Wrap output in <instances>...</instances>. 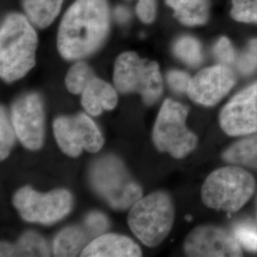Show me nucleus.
Returning <instances> with one entry per match:
<instances>
[{"mask_svg": "<svg viewBox=\"0 0 257 257\" xmlns=\"http://www.w3.org/2000/svg\"><path fill=\"white\" fill-rule=\"evenodd\" d=\"M175 221V206L163 192L151 193L134 204L128 212L130 229L144 245L154 248L170 234Z\"/></svg>", "mask_w": 257, "mask_h": 257, "instance_id": "4", "label": "nucleus"}, {"mask_svg": "<svg viewBox=\"0 0 257 257\" xmlns=\"http://www.w3.org/2000/svg\"><path fill=\"white\" fill-rule=\"evenodd\" d=\"M221 130L231 138L257 132V80L235 93L221 109Z\"/></svg>", "mask_w": 257, "mask_h": 257, "instance_id": "11", "label": "nucleus"}, {"mask_svg": "<svg viewBox=\"0 0 257 257\" xmlns=\"http://www.w3.org/2000/svg\"><path fill=\"white\" fill-rule=\"evenodd\" d=\"M192 77L190 74L178 71L173 70L167 74V81L171 89L178 93H187Z\"/></svg>", "mask_w": 257, "mask_h": 257, "instance_id": "29", "label": "nucleus"}, {"mask_svg": "<svg viewBox=\"0 0 257 257\" xmlns=\"http://www.w3.org/2000/svg\"><path fill=\"white\" fill-rule=\"evenodd\" d=\"M232 233L242 248L250 252H257V227L253 223L243 222L237 224Z\"/></svg>", "mask_w": 257, "mask_h": 257, "instance_id": "25", "label": "nucleus"}, {"mask_svg": "<svg viewBox=\"0 0 257 257\" xmlns=\"http://www.w3.org/2000/svg\"><path fill=\"white\" fill-rule=\"evenodd\" d=\"M0 111V158L4 160L15 145L17 133L3 107H1Z\"/></svg>", "mask_w": 257, "mask_h": 257, "instance_id": "24", "label": "nucleus"}, {"mask_svg": "<svg viewBox=\"0 0 257 257\" xmlns=\"http://www.w3.org/2000/svg\"><path fill=\"white\" fill-rule=\"evenodd\" d=\"M83 257H138L142 250L138 244L127 236L115 233H104L92 240L83 249Z\"/></svg>", "mask_w": 257, "mask_h": 257, "instance_id": "14", "label": "nucleus"}, {"mask_svg": "<svg viewBox=\"0 0 257 257\" xmlns=\"http://www.w3.org/2000/svg\"><path fill=\"white\" fill-rule=\"evenodd\" d=\"M118 101L117 92L109 83L98 77L92 78L81 93V104L85 110L93 116L101 114L102 110L115 108Z\"/></svg>", "mask_w": 257, "mask_h": 257, "instance_id": "15", "label": "nucleus"}, {"mask_svg": "<svg viewBox=\"0 0 257 257\" xmlns=\"http://www.w3.org/2000/svg\"><path fill=\"white\" fill-rule=\"evenodd\" d=\"M236 81L232 68L218 63L204 68L193 76L187 94L196 104L213 107L230 93Z\"/></svg>", "mask_w": 257, "mask_h": 257, "instance_id": "13", "label": "nucleus"}, {"mask_svg": "<svg viewBox=\"0 0 257 257\" xmlns=\"http://www.w3.org/2000/svg\"><path fill=\"white\" fill-rule=\"evenodd\" d=\"M94 77L92 68L87 63L79 61L74 63L68 71L65 77V85L69 92L80 94Z\"/></svg>", "mask_w": 257, "mask_h": 257, "instance_id": "22", "label": "nucleus"}, {"mask_svg": "<svg viewBox=\"0 0 257 257\" xmlns=\"http://www.w3.org/2000/svg\"><path fill=\"white\" fill-rule=\"evenodd\" d=\"M63 0H24L23 7L29 20L40 29L50 26L60 13Z\"/></svg>", "mask_w": 257, "mask_h": 257, "instance_id": "19", "label": "nucleus"}, {"mask_svg": "<svg viewBox=\"0 0 257 257\" xmlns=\"http://www.w3.org/2000/svg\"><path fill=\"white\" fill-rule=\"evenodd\" d=\"M110 12L107 0H76L67 10L57 34V49L67 60L87 57L108 37Z\"/></svg>", "mask_w": 257, "mask_h": 257, "instance_id": "1", "label": "nucleus"}, {"mask_svg": "<svg viewBox=\"0 0 257 257\" xmlns=\"http://www.w3.org/2000/svg\"><path fill=\"white\" fill-rule=\"evenodd\" d=\"M180 23L194 27L206 24L210 18L209 0H166Z\"/></svg>", "mask_w": 257, "mask_h": 257, "instance_id": "17", "label": "nucleus"}, {"mask_svg": "<svg viewBox=\"0 0 257 257\" xmlns=\"http://www.w3.org/2000/svg\"><path fill=\"white\" fill-rule=\"evenodd\" d=\"M113 82L118 92L139 93L147 106L155 104L163 92V78L158 63L140 58L134 52L123 53L116 58Z\"/></svg>", "mask_w": 257, "mask_h": 257, "instance_id": "6", "label": "nucleus"}, {"mask_svg": "<svg viewBox=\"0 0 257 257\" xmlns=\"http://www.w3.org/2000/svg\"><path fill=\"white\" fill-rule=\"evenodd\" d=\"M91 181L95 192L113 209L133 207L142 198V189L114 156H106L94 163Z\"/></svg>", "mask_w": 257, "mask_h": 257, "instance_id": "7", "label": "nucleus"}, {"mask_svg": "<svg viewBox=\"0 0 257 257\" xmlns=\"http://www.w3.org/2000/svg\"><path fill=\"white\" fill-rule=\"evenodd\" d=\"M256 181L247 169L228 164L214 170L204 181L201 199L206 207L234 213L253 196Z\"/></svg>", "mask_w": 257, "mask_h": 257, "instance_id": "3", "label": "nucleus"}, {"mask_svg": "<svg viewBox=\"0 0 257 257\" xmlns=\"http://www.w3.org/2000/svg\"><path fill=\"white\" fill-rule=\"evenodd\" d=\"M236 66L243 75H250L257 71V37L250 39L243 52L237 56Z\"/></svg>", "mask_w": 257, "mask_h": 257, "instance_id": "26", "label": "nucleus"}, {"mask_svg": "<svg viewBox=\"0 0 257 257\" xmlns=\"http://www.w3.org/2000/svg\"><path fill=\"white\" fill-rule=\"evenodd\" d=\"M45 240L34 231H27L14 246V256H49Z\"/></svg>", "mask_w": 257, "mask_h": 257, "instance_id": "21", "label": "nucleus"}, {"mask_svg": "<svg viewBox=\"0 0 257 257\" xmlns=\"http://www.w3.org/2000/svg\"><path fill=\"white\" fill-rule=\"evenodd\" d=\"M173 51L175 56L188 66L197 67L203 61L202 46L194 37H179L174 44Z\"/></svg>", "mask_w": 257, "mask_h": 257, "instance_id": "20", "label": "nucleus"}, {"mask_svg": "<svg viewBox=\"0 0 257 257\" xmlns=\"http://www.w3.org/2000/svg\"><path fill=\"white\" fill-rule=\"evenodd\" d=\"M93 240L90 233L83 227H69L61 230L54 242L55 256L81 255L83 249Z\"/></svg>", "mask_w": 257, "mask_h": 257, "instance_id": "18", "label": "nucleus"}, {"mask_svg": "<svg viewBox=\"0 0 257 257\" xmlns=\"http://www.w3.org/2000/svg\"><path fill=\"white\" fill-rule=\"evenodd\" d=\"M1 256H14V246L8 243H1Z\"/></svg>", "mask_w": 257, "mask_h": 257, "instance_id": "32", "label": "nucleus"}, {"mask_svg": "<svg viewBox=\"0 0 257 257\" xmlns=\"http://www.w3.org/2000/svg\"><path fill=\"white\" fill-rule=\"evenodd\" d=\"M189 108L181 103L166 99L158 112L153 132L156 149L175 159L189 156L198 145L197 136L187 127Z\"/></svg>", "mask_w": 257, "mask_h": 257, "instance_id": "5", "label": "nucleus"}, {"mask_svg": "<svg viewBox=\"0 0 257 257\" xmlns=\"http://www.w3.org/2000/svg\"><path fill=\"white\" fill-rule=\"evenodd\" d=\"M137 14L142 22L152 23L156 19V0H139L137 5Z\"/></svg>", "mask_w": 257, "mask_h": 257, "instance_id": "30", "label": "nucleus"}, {"mask_svg": "<svg viewBox=\"0 0 257 257\" xmlns=\"http://www.w3.org/2000/svg\"><path fill=\"white\" fill-rule=\"evenodd\" d=\"M115 18L117 19V21H119L120 23H124L126 21H128L130 19V12L128 9H126L125 7H117L115 10Z\"/></svg>", "mask_w": 257, "mask_h": 257, "instance_id": "31", "label": "nucleus"}, {"mask_svg": "<svg viewBox=\"0 0 257 257\" xmlns=\"http://www.w3.org/2000/svg\"><path fill=\"white\" fill-rule=\"evenodd\" d=\"M54 134L61 151L71 157L80 156L83 150L97 153L104 144L99 128L85 113L56 118L54 122Z\"/></svg>", "mask_w": 257, "mask_h": 257, "instance_id": "9", "label": "nucleus"}, {"mask_svg": "<svg viewBox=\"0 0 257 257\" xmlns=\"http://www.w3.org/2000/svg\"><path fill=\"white\" fill-rule=\"evenodd\" d=\"M11 121L17 138L29 150L42 147L45 135L43 101L37 92L22 95L12 106Z\"/></svg>", "mask_w": 257, "mask_h": 257, "instance_id": "10", "label": "nucleus"}, {"mask_svg": "<svg viewBox=\"0 0 257 257\" xmlns=\"http://www.w3.org/2000/svg\"><path fill=\"white\" fill-rule=\"evenodd\" d=\"M183 248L188 256H243L242 247L233 233L214 225L193 229L185 239Z\"/></svg>", "mask_w": 257, "mask_h": 257, "instance_id": "12", "label": "nucleus"}, {"mask_svg": "<svg viewBox=\"0 0 257 257\" xmlns=\"http://www.w3.org/2000/svg\"><path fill=\"white\" fill-rule=\"evenodd\" d=\"M230 16L239 23L257 25V0H231Z\"/></svg>", "mask_w": 257, "mask_h": 257, "instance_id": "23", "label": "nucleus"}, {"mask_svg": "<svg viewBox=\"0 0 257 257\" xmlns=\"http://www.w3.org/2000/svg\"><path fill=\"white\" fill-rule=\"evenodd\" d=\"M13 204L24 220L50 225L61 220L72 211L74 200L66 190L41 193L25 186L15 194Z\"/></svg>", "mask_w": 257, "mask_h": 257, "instance_id": "8", "label": "nucleus"}, {"mask_svg": "<svg viewBox=\"0 0 257 257\" xmlns=\"http://www.w3.org/2000/svg\"><path fill=\"white\" fill-rule=\"evenodd\" d=\"M221 157L227 164L257 171V132L240 137L222 153Z\"/></svg>", "mask_w": 257, "mask_h": 257, "instance_id": "16", "label": "nucleus"}, {"mask_svg": "<svg viewBox=\"0 0 257 257\" xmlns=\"http://www.w3.org/2000/svg\"><path fill=\"white\" fill-rule=\"evenodd\" d=\"M33 23L20 14H10L0 30V75L11 83L17 81L36 65L37 36Z\"/></svg>", "mask_w": 257, "mask_h": 257, "instance_id": "2", "label": "nucleus"}, {"mask_svg": "<svg viewBox=\"0 0 257 257\" xmlns=\"http://www.w3.org/2000/svg\"><path fill=\"white\" fill-rule=\"evenodd\" d=\"M84 228L90 233L92 239L96 238L104 234V232L108 230L109 220L100 212L92 211L86 216Z\"/></svg>", "mask_w": 257, "mask_h": 257, "instance_id": "28", "label": "nucleus"}, {"mask_svg": "<svg viewBox=\"0 0 257 257\" xmlns=\"http://www.w3.org/2000/svg\"><path fill=\"white\" fill-rule=\"evenodd\" d=\"M212 53L218 63L230 67L236 62L238 56L230 38L227 37H220L216 40L212 48Z\"/></svg>", "mask_w": 257, "mask_h": 257, "instance_id": "27", "label": "nucleus"}]
</instances>
